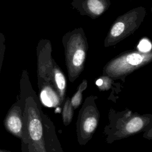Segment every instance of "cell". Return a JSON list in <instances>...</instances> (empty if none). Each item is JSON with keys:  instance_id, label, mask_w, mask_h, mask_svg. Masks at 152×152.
Masks as SVG:
<instances>
[{"instance_id": "ba28073f", "label": "cell", "mask_w": 152, "mask_h": 152, "mask_svg": "<svg viewBox=\"0 0 152 152\" xmlns=\"http://www.w3.org/2000/svg\"><path fill=\"white\" fill-rule=\"evenodd\" d=\"M97 124V121L94 116L87 118L83 123V128L84 132L90 134L96 129Z\"/></svg>"}, {"instance_id": "9c48e42d", "label": "cell", "mask_w": 152, "mask_h": 152, "mask_svg": "<svg viewBox=\"0 0 152 152\" xmlns=\"http://www.w3.org/2000/svg\"><path fill=\"white\" fill-rule=\"evenodd\" d=\"M55 80L58 88L61 92V94L64 93L66 86V81L63 74L57 68L55 69Z\"/></svg>"}, {"instance_id": "30bf717a", "label": "cell", "mask_w": 152, "mask_h": 152, "mask_svg": "<svg viewBox=\"0 0 152 152\" xmlns=\"http://www.w3.org/2000/svg\"><path fill=\"white\" fill-rule=\"evenodd\" d=\"M86 86L87 82L86 81H84L80 85L77 92L72 97L71 99V104L75 108L78 107V106L80 104L82 99V92L86 88Z\"/></svg>"}, {"instance_id": "7c38bea8", "label": "cell", "mask_w": 152, "mask_h": 152, "mask_svg": "<svg viewBox=\"0 0 152 152\" xmlns=\"http://www.w3.org/2000/svg\"><path fill=\"white\" fill-rule=\"evenodd\" d=\"M138 49L141 53H147L151 49V44L147 39H142L138 45Z\"/></svg>"}, {"instance_id": "52a82bcc", "label": "cell", "mask_w": 152, "mask_h": 152, "mask_svg": "<svg viewBox=\"0 0 152 152\" xmlns=\"http://www.w3.org/2000/svg\"><path fill=\"white\" fill-rule=\"evenodd\" d=\"M144 122L140 117H134L131 119L126 125V131L129 133H134L140 131L143 126Z\"/></svg>"}, {"instance_id": "5bb4252c", "label": "cell", "mask_w": 152, "mask_h": 152, "mask_svg": "<svg viewBox=\"0 0 152 152\" xmlns=\"http://www.w3.org/2000/svg\"><path fill=\"white\" fill-rule=\"evenodd\" d=\"M0 152H11L9 150H4V149H0Z\"/></svg>"}, {"instance_id": "277c9868", "label": "cell", "mask_w": 152, "mask_h": 152, "mask_svg": "<svg viewBox=\"0 0 152 152\" xmlns=\"http://www.w3.org/2000/svg\"><path fill=\"white\" fill-rule=\"evenodd\" d=\"M72 6L81 15L96 18L103 14L109 7V0H73Z\"/></svg>"}, {"instance_id": "8fae6325", "label": "cell", "mask_w": 152, "mask_h": 152, "mask_svg": "<svg viewBox=\"0 0 152 152\" xmlns=\"http://www.w3.org/2000/svg\"><path fill=\"white\" fill-rule=\"evenodd\" d=\"M72 106L68 99L65 102L64 110H63V119L65 125L68 124L71 119H72Z\"/></svg>"}, {"instance_id": "3957f363", "label": "cell", "mask_w": 152, "mask_h": 152, "mask_svg": "<svg viewBox=\"0 0 152 152\" xmlns=\"http://www.w3.org/2000/svg\"><path fill=\"white\" fill-rule=\"evenodd\" d=\"M24 100L19 99L13 104L4 119L5 129L14 136L21 139L23 131V109Z\"/></svg>"}, {"instance_id": "4fadbf2b", "label": "cell", "mask_w": 152, "mask_h": 152, "mask_svg": "<svg viewBox=\"0 0 152 152\" xmlns=\"http://www.w3.org/2000/svg\"><path fill=\"white\" fill-rule=\"evenodd\" d=\"M6 48L5 45V38L3 33H0V74L2 66L5 50Z\"/></svg>"}, {"instance_id": "7a4b0ae2", "label": "cell", "mask_w": 152, "mask_h": 152, "mask_svg": "<svg viewBox=\"0 0 152 152\" xmlns=\"http://www.w3.org/2000/svg\"><path fill=\"white\" fill-rule=\"evenodd\" d=\"M66 61L69 67L80 69L83 66L87 49V38L82 28L66 33L62 38Z\"/></svg>"}, {"instance_id": "5b68a950", "label": "cell", "mask_w": 152, "mask_h": 152, "mask_svg": "<svg viewBox=\"0 0 152 152\" xmlns=\"http://www.w3.org/2000/svg\"><path fill=\"white\" fill-rule=\"evenodd\" d=\"M148 56L146 54H142L138 52H132L125 55L118 59H116L110 63V69H114L116 72L119 73L125 71L128 69L134 68L141 65L144 61H146Z\"/></svg>"}, {"instance_id": "6da1fadb", "label": "cell", "mask_w": 152, "mask_h": 152, "mask_svg": "<svg viewBox=\"0 0 152 152\" xmlns=\"http://www.w3.org/2000/svg\"><path fill=\"white\" fill-rule=\"evenodd\" d=\"M145 15V10L142 7L137 8L119 16L113 23L105 39V46L113 45L138 28Z\"/></svg>"}, {"instance_id": "8992f818", "label": "cell", "mask_w": 152, "mask_h": 152, "mask_svg": "<svg viewBox=\"0 0 152 152\" xmlns=\"http://www.w3.org/2000/svg\"><path fill=\"white\" fill-rule=\"evenodd\" d=\"M40 99L42 103L48 107H54L59 102L56 93L49 87L42 90L40 93Z\"/></svg>"}]
</instances>
